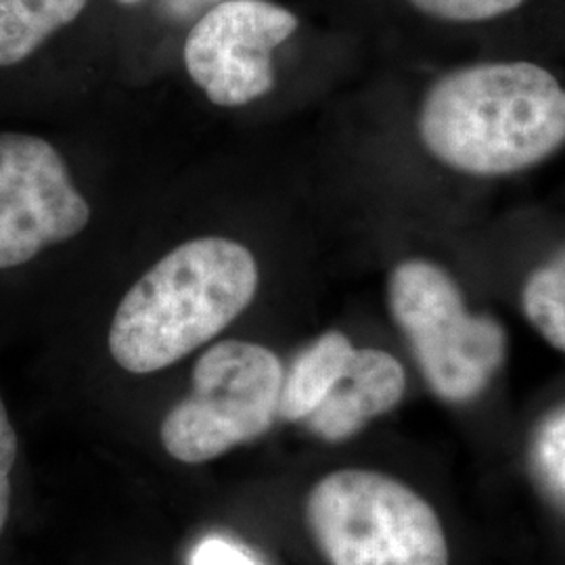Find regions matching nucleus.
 <instances>
[{
	"instance_id": "obj_1",
	"label": "nucleus",
	"mask_w": 565,
	"mask_h": 565,
	"mask_svg": "<svg viewBox=\"0 0 565 565\" xmlns=\"http://www.w3.org/2000/svg\"><path fill=\"white\" fill-rule=\"evenodd\" d=\"M425 149L469 177H509L565 145V88L530 61H488L434 82L419 111Z\"/></svg>"
},
{
	"instance_id": "obj_2",
	"label": "nucleus",
	"mask_w": 565,
	"mask_h": 565,
	"mask_svg": "<svg viewBox=\"0 0 565 565\" xmlns=\"http://www.w3.org/2000/svg\"><path fill=\"white\" fill-rule=\"evenodd\" d=\"M258 281V263L243 243H181L121 298L109 327L114 361L135 375L179 363L242 315Z\"/></svg>"
},
{
	"instance_id": "obj_3",
	"label": "nucleus",
	"mask_w": 565,
	"mask_h": 565,
	"mask_svg": "<svg viewBox=\"0 0 565 565\" xmlns=\"http://www.w3.org/2000/svg\"><path fill=\"white\" fill-rule=\"evenodd\" d=\"M306 522L329 565H448L436 511L380 471L324 476L308 494Z\"/></svg>"
},
{
	"instance_id": "obj_4",
	"label": "nucleus",
	"mask_w": 565,
	"mask_h": 565,
	"mask_svg": "<svg viewBox=\"0 0 565 565\" xmlns=\"http://www.w3.org/2000/svg\"><path fill=\"white\" fill-rule=\"evenodd\" d=\"M387 302L425 382L446 403L478 398L503 366V324L471 315L459 285L438 264L422 258L398 264L387 281Z\"/></svg>"
},
{
	"instance_id": "obj_5",
	"label": "nucleus",
	"mask_w": 565,
	"mask_h": 565,
	"mask_svg": "<svg viewBox=\"0 0 565 565\" xmlns=\"http://www.w3.org/2000/svg\"><path fill=\"white\" fill-rule=\"evenodd\" d=\"M282 375L279 356L260 343H214L193 369L191 394L163 419V448L200 465L260 438L277 419Z\"/></svg>"
},
{
	"instance_id": "obj_6",
	"label": "nucleus",
	"mask_w": 565,
	"mask_h": 565,
	"mask_svg": "<svg viewBox=\"0 0 565 565\" xmlns=\"http://www.w3.org/2000/svg\"><path fill=\"white\" fill-rule=\"evenodd\" d=\"M88 223L90 205L60 147L39 132L0 128V279L25 273Z\"/></svg>"
},
{
	"instance_id": "obj_7",
	"label": "nucleus",
	"mask_w": 565,
	"mask_h": 565,
	"mask_svg": "<svg viewBox=\"0 0 565 565\" xmlns=\"http://www.w3.org/2000/svg\"><path fill=\"white\" fill-rule=\"evenodd\" d=\"M298 18L270 0H224L184 42V67L218 107H242L275 86L273 51L291 39Z\"/></svg>"
},
{
	"instance_id": "obj_8",
	"label": "nucleus",
	"mask_w": 565,
	"mask_h": 565,
	"mask_svg": "<svg viewBox=\"0 0 565 565\" xmlns=\"http://www.w3.org/2000/svg\"><path fill=\"white\" fill-rule=\"evenodd\" d=\"M406 373L390 352L361 348L352 352L340 382L306 419L324 443H342L403 401Z\"/></svg>"
},
{
	"instance_id": "obj_9",
	"label": "nucleus",
	"mask_w": 565,
	"mask_h": 565,
	"mask_svg": "<svg viewBox=\"0 0 565 565\" xmlns=\"http://www.w3.org/2000/svg\"><path fill=\"white\" fill-rule=\"evenodd\" d=\"M86 7L88 0H0V81L28 72Z\"/></svg>"
},
{
	"instance_id": "obj_10",
	"label": "nucleus",
	"mask_w": 565,
	"mask_h": 565,
	"mask_svg": "<svg viewBox=\"0 0 565 565\" xmlns=\"http://www.w3.org/2000/svg\"><path fill=\"white\" fill-rule=\"evenodd\" d=\"M354 345L342 331H327L296 356L282 375L279 417L306 422L323 403L348 366Z\"/></svg>"
},
{
	"instance_id": "obj_11",
	"label": "nucleus",
	"mask_w": 565,
	"mask_h": 565,
	"mask_svg": "<svg viewBox=\"0 0 565 565\" xmlns=\"http://www.w3.org/2000/svg\"><path fill=\"white\" fill-rule=\"evenodd\" d=\"M522 306L543 340L565 354V249L527 277Z\"/></svg>"
},
{
	"instance_id": "obj_12",
	"label": "nucleus",
	"mask_w": 565,
	"mask_h": 565,
	"mask_svg": "<svg viewBox=\"0 0 565 565\" xmlns=\"http://www.w3.org/2000/svg\"><path fill=\"white\" fill-rule=\"evenodd\" d=\"M20 461V431L13 424L7 401L0 392V545L4 543L15 515Z\"/></svg>"
},
{
	"instance_id": "obj_13",
	"label": "nucleus",
	"mask_w": 565,
	"mask_h": 565,
	"mask_svg": "<svg viewBox=\"0 0 565 565\" xmlns=\"http://www.w3.org/2000/svg\"><path fill=\"white\" fill-rule=\"evenodd\" d=\"M532 459L543 484L565 501V408L553 413L536 431Z\"/></svg>"
},
{
	"instance_id": "obj_14",
	"label": "nucleus",
	"mask_w": 565,
	"mask_h": 565,
	"mask_svg": "<svg viewBox=\"0 0 565 565\" xmlns=\"http://www.w3.org/2000/svg\"><path fill=\"white\" fill-rule=\"evenodd\" d=\"M419 13L450 23L497 20L520 9L525 0H408Z\"/></svg>"
},
{
	"instance_id": "obj_15",
	"label": "nucleus",
	"mask_w": 565,
	"mask_h": 565,
	"mask_svg": "<svg viewBox=\"0 0 565 565\" xmlns=\"http://www.w3.org/2000/svg\"><path fill=\"white\" fill-rule=\"evenodd\" d=\"M189 565H263L247 548L224 536H205L191 551Z\"/></svg>"
},
{
	"instance_id": "obj_16",
	"label": "nucleus",
	"mask_w": 565,
	"mask_h": 565,
	"mask_svg": "<svg viewBox=\"0 0 565 565\" xmlns=\"http://www.w3.org/2000/svg\"><path fill=\"white\" fill-rule=\"evenodd\" d=\"M116 2L121 7H137V4H141L142 0H116Z\"/></svg>"
}]
</instances>
